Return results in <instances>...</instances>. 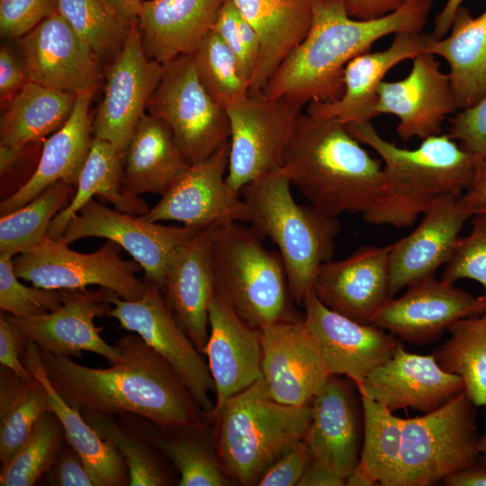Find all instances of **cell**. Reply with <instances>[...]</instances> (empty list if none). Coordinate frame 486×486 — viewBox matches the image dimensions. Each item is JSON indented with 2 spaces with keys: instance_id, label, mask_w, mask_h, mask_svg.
Masks as SVG:
<instances>
[{
  "instance_id": "1",
  "label": "cell",
  "mask_w": 486,
  "mask_h": 486,
  "mask_svg": "<svg viewBox=\"0 0 486 486\" xmlns=\"http://www.w3.org/2000/svg\"><path fill=\"white\" fill-rule=\"evenodd\" d=\"M114 346L119 356L107 368L39 351L51 384L80 412L132 414L163 428L205 426L208 418L174 368L140 336L130 333Z\"/></svg>"
},
{
  "instance_id": "2",
  "label": "cell",
  "mask_w": 486,
  "mask_h": 486,
  "mask_svg": "<svg viewBox=\"0 0 486 486\" xmlns=\"http://www.w3.org/2000/svg\"><path fill=\"white\" fill-rule=\"evenodd\" d=\"M311 22L302 42L284 59L263 89L299 107L329 102L344 90V70L384 36L422 32L433 0H405L395 11L373 19L351 17L346 0H310Z\"/></svg>"
},
{
  "instance_id": "3",
  "label": "cell",
  "mask_w": 486,
  "mask_h": 486,
  "mask_svg": "<svg viewBox=\"0 0 486 486\" xmlns=\"http://www.w3.org/2000/svg\"><path fill=\"white\" fill-rule=\"evenodd\" d=\"M346 128L377 153L382 165V194L362 215L366 223L411 227L436 204L461 197L477 177L480 164L475 157L447 133L405 148L383 139L371 122L350 123Z\"/></svg>"
},
{
  "instance_id": "4",
  "label": "cell",
  "mask_w": 486,
  "mask_h": 486,
  "mask_svg": "<svg viewBox=\"0 0 486 486\" xmlns=\"http://www.w3.org/2000/svg\"><path fill=\"white\" fill-rule=\"evenodd\" d=\"M283 167L310 204L330 217L361 215L378 202L382 165L338 121L301 112Z\"/></svg>"
},
{
  "instance_id": "5",
  "label": "cell",
  "mask_w": 486,
  "mask_h": 486,
  "mask_svg": "<svg viewBox=\"0 0 486 486\" xmlns=\"http://www.w3.org/2000/svg\"><path fill=\"white\" fill-rule=\"evenodd\" d=\"M292 183L282 166L244 185L240 196L248 223L278 248L293 302L302 305L320 266L332 260L340 231L338 218L293 198Z\"/></svg>"
},
{
  "instance_id": "6",
  "label": "cell",
  "mask_w": 486,
  "mask_h": 486,
  "mask_svg": "<svg viewBox=\"0 0 486 486\" xmlns=\"http://www.w3.org/2000/svg\"><path fill=\"white\" fill-rule=\"evenodd\" d=\"M311 416V402L280 403L262 378L230 398L212 418V441L226 473L243 485L256 484L279 456L305 438Z\"/></svg>"
},
{
  "instance_id": "7",
  "label": "cell",
  "mask_w": 486,
  "mask_h": 486,
  "mask_svg": "<svg viewBox=\"0 0 486 486\" xmlns=\"http://www.w3.org/2000/svg\"><path fill=\"white\" fill-rule=\"evenodd\" d=\"M208 232L217 291L244 320L260 328L303 318L293 308L279 253L268 249L251 226L223 221Z\"/></svg>"
},
{
  "instance_id": "8",
  "label": "cell",
  "mask_w": 486,
  "mask_h": 486,
  "mask_svg": "<svg viewBox=\"0 0 486 486\" xmlns=\"http://www.w3.org/2000/svg\"><path fill=\"white\" fill-rule=\"evenodd\" d=\"M475 405L464 392L423 416L401 418L398 486H429L481 454Z\"/></svg>"
},
{
  "instance_id": "9",
  "label": "cell",
  "mask_w": 486,
  "mask_h": 486,
  "mask_svg": "<svg viewBox=\"0 0 486 486\" xmlns=\"http://www.w3.org/2000/svg\"><path fill=\"white\" fill-rule=\"evenodd\" d=\"M163 65V76L147 109L169 127L191 165L201 162L230 140L226 109L202 86L192 54Z\"/></svg>"
},
{
  "instance_id": "10",
  "label": "cell",
  "mask_w": 486,
  "mask_h": 486,
  "mask_svg": "<svg viewBox=\"0 0 486 486\" xmlns=\"http://www.w3.org/2000/svg\"><path fill=\"white\" fill-rule=\"evenodd\" d=\"M121 247L106 239L92 253H79L68 245L47 236L35 248L14 259L20 279L38 288L79 290L98 285L123 300H138L148 282L139 277L141 266L135 260H125Z\"/></svg>"
},
{
  "instance_id": "11",
  "label": "cell",
  "mask_w": 486,
  "mask_h": 486,
  "mask_svg": "<svg viewBox=\"0 0 486 486\" xmlns=\"http://www.w3.org/2000/svg\"><path fill=\"white\" fill-rule=\"evenodd\" d=\"M230 153L226 180L237 192L283 166L284 155L302 108L257 92L226 108Z\"/></svg>"
},
{
  "instance_id": "12",
  "label": "cell",
  "mask_w": 486,
  "mask_h": 486,
  "mask_svg": "<svg viewBox=\"0 0 486 486\" xmlns=\"http://www.w3.org/2000/svg\"><path fill=\"white\" fill-rule=\"evenodd\" d=\"M111 303L108 316L155 349L174 368L200 410L212 418L215 385L208 363L178 324L161 288L148 282L140 299L129 301L114 295Z\"/></svg>"
},
{
  "instance_id": "13",
  "label": "cell",
  "mask_w": 486,
  "mask_h": 486,
  "mask_svg": "<svg viewBox=\"0 0 486 486\" xmlns=\"http://www.w3.org/2000/svg\"><path fill=\"white\" fill-rule=\"evenodd\" d=\"M202 229L165 226L110 209L93 198L71 219L58 240L66 245L90 237L111 240L141 266L147 282L162 288L173 256Z\"/></svg>"
},
{
  "instance_id": "14",
  "label": "cell",
  "mask_w": 486,
  "mask_h": 486,
  "mask_svg": "<svg viewBox=\"0 0 486 486\" xmlns=\"http://www.w3.org/2000/svg\"><path fill=\"white\" fill-rule=\"evenodd\" d=\"M163 73L164 65L146 54L135 22L110 66L93 122L94 138L112 143L122 155Z\"/></svg>"
},
{
  "instance_id": "15",
  "label": "cell",
  "mask_w": 486,
  "mask_h": 486,
  "mask_svg": "<svg viewBox=\"0 0 486 486\" xmlns=\"http://www.w3.org/2000/svg\"><path fill=\"white\" fill-rule=\"evenodd\" d=\"M303 322L329 375L346 376L358 387L392 357L400 340L371 323L360 322L325 306L311 290L303 303Z\"/></svg>"
},
{
  "instance_id": "16",
  "label": "cell",
  "mask_w": 486,
  "mask_h": 486,
  "mask_svg": "<svg viewBox=\"0 0 486 486\" xmlns=\"http://www.w3.org/2000/svg\"><path fill=\"white\" fill-rule=\"evenodd\" d=\"M486 311L483 296L474 297L449 282L430 276L390 298L371 319L400 341L425 346L437 341L457 320Z\"/></svg>"
},
{
  "instance_id": "17",
  "label": "cell",
  "mask_w": 486,
  "mask_h": 486,
  "mask_svg": "<svg viewBox=\"0 0 486 486\" xmlns=\"http://www.w3.org/2000/svg\"><path fill=\"white\" fill-rule=\"evenodd\" d=\"M229 153L230 141L208 158L191 165L143 217L196 228L230 220L247 222V205L226 180Z\"/></svg>"
},
{
  "instance_id": "18",
  "label": "cell",
  "mask_w": 486,
  "mask_h": 486,
  "mask_svg": "<svg viewBox=\"0 0 486 486\" xmlns=\"http://www.w3.org/2000/svg\"><path fill=\"white\" fill-rule=\"evenodd\" d=\"M412 60L406 77L380 83L371 112L372 118L396 116V132L404 142L441 134L446 117L458 110L449 76L440 69L435 56L423 53Z\"/></svg>"
},
{
  "instance_id": "19",
  "label": "cell",
  "mask_w": 486,
  "mask_h": 486,
  "mask_svg": "<svg viewBox=\"0 0 486 486\" xmlns=\"http://www.w3.org/2000/svg\"><path fill=\"white\" fill-rule=\"evenodd\" d=\"M259 329L262 379L270 397L290 406L312 402L329 374L303 318L274 322Z\"/></svg>"
},
{
  "instance_id": "20",
  "label": "cell",
  "mask_w": 486,
  "mask_h": 486,
  "mask_svg": "<svg viewBox=\"0 0 486 486\" xmlns=\"http://www.w3.org/2000/svg\"><path fill=\"white\" fill-rule=\"evenodd\" d=\"M114 295L103 287L66 290L62 305L54 311L33 318L4 316L25 342L33 343L40 350L77 357L82 351H87L112 363L119 352L100 336L101 329L95 327L94 320L109 315Z\"/></svg>"
},
{
  "instance_id": "21",
  "label": "cell",
  "mask_w": 486,
  "mask_h": 486,
  "mask_svg": "<svg viewBox=\"0 0 486 486\" xmlns=\"http://www.w3.org/2000/svg\"><path fill=\"white\" fill-rule=\"evenodd\" d=\"M20 47L29 80L75 94L95 91L99 59L58 11L21 38Z\"/></svg>"
},
{
  "instance_id": "22",
  "label": "cell",
  "mask_w": 486,
  "mask_h": 486,
  "mask_svg": "<svg viewBox=\"0 0 486 486\" xmlns=\"http://www.w3.org/2000/svg\"><path fill=\"white\" fill-rule=\"evenodd\" d=\"M356 383L329 375L311 402V421L304 438L310 461L346 478L359 464L364 411Z\"/></svg>"
},
{
  "instance_id": "23",
  "label": "cell",
  "mask_w": 486,
  "mask_h": 486,
  "mask_svg": "<svg viewBox=\"0 0 486 486\" xmlns=\"http://www.w3.org/2000/svg\"><path fill=\"white\" fill-rule=\"evenodd\" d=\"M357 391L392 412L410 408L425 414L464 392V384L458 375L444 371L433 354L409 353L400 344L391 358L366 376Z\"/></svg>"
},
{
  "instance_id": "24",
  "label": "cell",
  "mask_w": 486,
  "mask_h": 486,
  "mask_svg": "<svg viewBox=\"0 0 486 486\" xmlns=\"http://www.w3.org/2000/svg\"><path fill=\"white\" fill-rule=\"evenodd\" d=\"M204 351L215 385L212 418L231 397L262 378L260 329L244 320L216 291L209 308Z\"/></svg>"
},
{
  "instance_id": "25",
  "label": "cell",
  "mask_w": 486,
  "mask_h": 486,
  "mask_svg": "<svg viewBox=\"0 0 486 486\" xmlns=\"http://www.w3.org/2000/svg\"><path fill=\"white\" fill-rule=\"evenodd\" d=\"M392 244L363 246L348 256L328 261L319 269L312 290L330 310L360 322L373 316L391 297Z\"/></svg>"
},
{
  "instance_id": "26",
  "label": "cell",
  "mask_w": 486,
  "mask_h": 486,
  "mask_svg": "<svg viewBox=\"0 0 486 486\" xmlns=\"http://www.w3.org/2000/svg\"><path fill=\"white\" fill-rule=\"evenodd\" d=\"M459 198L436 204L423 214L410 234L392 243L391 297L419 280L435 276L436 270L450 260L464 222L472 217Z\"/></svg>"
},
{
  "instance_id": "27",
  "label": "cell",
  "mask_w": 486,
  "mask_h": 486,
  "mask_svg": "<svg viewBox=\"0 0 486 486\" xmlns=\"http://www.w3.org/2000/svg\"><path fill=\"white\" fill-rule=\"evenodd\" d=\"M431 33L402 32L394 34L384 50L362 53L352 58L344 70L342 95L329 102H311L306 113L318 118L333 119L347 125L370 122L376 90L386 73L406 59L428 53Z\"/></svg>"
},
{
  "instance_id": "28",
  "label": "cell",
  "mask_w": 486,
  "mask_h": 486,
  "mask_svg": "<svg viewBox=\"0 0 486 486\" xmlns=\"http://www.w3.org/2000/svg\"><path fill=\"white\" fill-rule=\"evenodd\" d=\"M161 290L178 324L204 355L210 330L209 308L217 291L208 227L176 250Z\"/></svg>"
},
{
  "instance_id": "29",
  "label": "cell",
  "mask_w": 486,
  "mask_h": 486,
  "mask_svg": "<svg viewBox=\"0 0 486 486\" xmlns=\"http://www.w3.org/2000/svg\"><path fill=\"white\" fill-rule=\"evenodd\" d=\"M93 94L90 91L76 94L68 120L45 140L32 175L14 193L1 201V216L22 207L56 183L76 185L94 139L91 138L93 124L89 116Z\"/></svg>"
},
{
  "instance_id": "30",
  "label": "cell",
  "mask_w": 486,
  "mask_h": 486,
  "mask_svg": "<svg viewBox=\"0 0 486 486\" xmlns=\"http://www.w3.org/2000/svg\"><path fill=\"white\" fill-rule=\"evenodd\" d=\"M226 0H148L138 18L148 57L166 64L193 54L213 29Z\"/></svg>"
},
{
  "instance_id": "31",
  "label": "cell",
  "mask_w": 486,
  "mask_h": 486,
  "mask_svg": "<svg viewBox=\"0 0 486 486\" xmlns=\"http://www.w3.org/2000/svg\"><path fill=\"white\" fill-rule=\"evenodd\" d=\"M122 184L132 195H163L190 167L169 127L145 113L122 154Z\"/></svg>"
},
{
  "instance_id": "32",
  "label": "cell",
  "mask_w": 486,
  "mask_h": 486,
  "mask_svg": "<svg viewBox=\"0 0 486 486\" xmlns=\"http://www.w3.org/2000/svg\"><path fill=\"white\" fill-rule=\"evenodd\" d=\"M256 32L260 53L249 94L262 92L284 59L307 35L310 0H232Z\"/></svg>"
},
{
  "instance_id": "33",
  "label": "cell",
  "mask_w": 486,
  "mask_h": 486,
  "mask_svg": "<svg viewBox=\"0 0 486 486\" xmlns=\"http://www.w3.org/2000/svg\"><path fill=\"white\" fill-rule=\"evenodd\" d=\"M22 361L32 376L45 387L49 410L61 422L67 441L80 455L94 486L129 485V470L123 456L112 443L97 433L77 409L70 406L59 395L47 376L36 345L25 342Z\"/></svg>"
},
{
  "instance_id": "34",
  "label": "cell",
  "mask_w": 486,
  "mask_h": 486,
  "mask_svg": "<svg viewBox=\"0 0 486 486\" xmlns=\"http://www.w3.org/2000/svg\"><path fill=\"white\" fill-rule=\"evenodd\" d=\"M428 53L447 62L458 109L475 105L486 95V9L473 17L461 5L449 33L433 37Z\"/></svg>"
},
{
  "instance_id": "35",
  "label": "cell",
  "mask_w": 486,
  "mask_h": 486,
  "mask_svg": "<svg viewBox=\"0 0 486 486\" xmlns=\"http://www.w3.org/2000/svg\"><path fill=\"white\" fill-rule=\"evenodd\" d=\"M122 170V153L112 143L94 137L76 185V193L52 220L48 236L58 240L71 219L94 195L104 198L122 212L139 216L146 214L149 209L142 198L124 190Z\"/></svg>"
},
{
  "instance_id": "36",
  "label": "cell",
  "mask_w": 486,
  "mask_h": 486,
  "mask_svg": "<svg viewBox=\"0 0 486 486\" xmlns=\"http://www.w3.org/2000/svg\"><path fill=\"white\" fill-rule=\"evenodd\" d=\"M127 416L177 470L179 486L230 484L214 444L205 435V426L163 428L137 415Z\"/></svg>"
},
{
  "instance_id": "37",
  "label": "cell",
  "mask_w": 486,
  "mask_h": 486,
  "mask_svg": "<svg viewBox=\"0 0 486 486\" xmlns=\"http://www.w3.org/2000/svg\"><path fill=\"white\" fill-rule=\"evenodd\" d=\"M76 94L28 80L1 118L0 145L22 149L58 130L69 117Z\"/></svg>"
},
{
  "instance_id": "38",
  "label": "cell",
  "mask_w": 486,
  "mask_h": 486,
  "mask_svg": "<svg viewBox=\"0 0 486 486\" xmlns=\"http://www.w3.org/2000/svg\"><path fill=\"white\" fill-rule=\"evenodd\" d=\"M49 410L43 384L33 377L19 378L9 368L0 367V461L10 464L29 439L40 416Z\"/></svg>"
},
{
  "instance_id": "39",
  "label": "cell",
  "mask_w": 486,
  "mask_h": 486,
  "mask_svg": "<svg viewBox=\"0 0 486 486\" xmlns=\"http://www.w3.org/2000/svg\"><path fill=\"white\" fill-rule=\"evenodd\" d=\"M449 338L434 351L439 366L458 375L477 407H486V311L463 318L447 328Z\"/></svg>"
},
{
  "instance_id": "40",
  "label": "cell",
  "mask_w": 486,
  "mask_h": 486,
  "mask_svg": "<svg viewBox=\"0 0 486 486\" xmlns=\"http://www.w3.org/2000/svg\"><path fill=\"white\" fill-rule=\"evenodd\" d=\"M84 418L123 456L129 470L130 486L172 485V478L157 446L130 421L127 414L120 420L112 415L82 411Z\"/></svg>"
},
{
  "instance_id": "41",
  "label": "cell",
  "mask_w": 486,
  "mask_h": 486,
  "mask_svg": "<svg viewBox=\"0 0 486 486\" xmlns=\"http://www.w3.org/2000/svg\"><path fill=\"white\" fill-rule=\"evenodd\" d=\"M361 396V395H360ZM364 436L358 465L377 485L398 486L402 443L401 418L383 404L361 396Z\"/></svg>"
},
{
  "instance_id": "42",
  "label": "cell",
  "mask_w": 486,
  "mask_h": 486,
  "mask_svg": "<svg viewBox=\"0 0 486 486\" xmlns=\"http://www.w3.org/2000/svg\"><path fill=\"white\" fill-rule=\"evenodd\" d=\"M74 194V185L58 182L22 207L2 215L0 254L14 257L35 248L48 236L54 217Z\"/></svg>"
},
{
  "instance_id": "43",
  "label": "cell",
  "mask_w": 486,
  "mask_h": 486,
  "mask_svg": "<svg viewBox=\"0 0 486 486\" xmlns=\"http://www.w3.org/2000/svg\"><path fill=\"white\" fill-rule=\"evenodd\" d=\"M192 56L199 79L220 105L226 109L248 96L249 80L236 55L214 30L206 35Z\"/></svg>"
},
{
  "instance_id": "44",
  "label": "cell",
  "mask_w": 486,
  "mask_h": 486,
  "mask_svg": "<svg viewBox=\"0 0 486 486\" xmlns=\"http://www.w3.org/2000/svg\"><path fill=\"white\" fill-rule=\"evenodd\" d=\"M57 11L99 60L115 58L133 24L125 22L104 0H57Z\"/></svg>"
},
{
  "instance_id": "45",
  "label": "cell",
  "mask_w": 486,
  "mask_h": 486,
  "mask_svg": "<svg viewBox=\"0 0 486 486\" xmlns=\"http://www.w3.org/2000/svg\"><path fill=\"white\" fill-rule=\"evenodd\" d=\"M65 441L61 422L52 411H45L24 446L8 465L1 468L0 485H34L52 466Z\"/></svg>"
},
{
  "instance_id": "46",
  "label": "cell",
  "mask_w": 486,
  "mask_h": 486,
  "mask_svg": "<svg viewBox=\"0 0 486 486\" xmlns=\"http://www.w3.org/2000/svg\"><path fill=\"white\" fill-rule=\"evenodd\" d=\"M14 258L0 254V309L17 318H33L58 309L66 290L28 287L19 281Z\"/></svg>"
},
{
  "instance_id": "47",
  "label": "cell",
  "mask_w": 486,
  "mask_h": 486,
  "mask_svg": "<svg viewBox=\"0 0 486 486\" xmlns=\"http://www.w3.org/2000/svg\"><path fill=\"white\" fill-rule=\"evenodd\" d=\"M468 235L460 237L441 279L454 284L458 280L471 279L484 289L486 300V216H472Z\"/></svg>"
},
{
  "instance_id": "48",
  "label": "cell",
  "mask_w": 486,
  "mask_h": 486,
  "mask_svg": "<svg viewBox=\"0 0 486 486\" xmlns=\"http://www.w3.org/2000/svg\"><path fill=\"white\" fill-rule=\"evenodd\" d=\"M57 12V0H0V32L21 39Z\"/></svg>"
},
{
  "instance_id": "49",
  "label": "cell",
  "mask_w": 486,
  "mask_h": 486,
  "mask_svg": "<svg viewBox=\"0 0 486 486\" xmlns=\"http://www.w3.org/2000/svg\"><path fill=\"white\" fill-rule=\"evenodd\" d=\"M447 134L473 155L481 167L486 160V95L475 105L455 113Z\"/></svg>"
},
{
  "instance_id": "50",
  "label": "cell",
  "mask_w": 486,
  "mask_h": 486,
  "mask_svg": "<svg viewBox=\"0 0 486 486\" xmlns=\"http://www.w3.org/2000/svg\"><path fill=\"white\" fill-rule=\"evenodd\" d=\"M310 461L305 440L296 443L279 456L257 482L258 486H297Z\"/></svg>"
},
{
  "instance_id": "51",
  "label": "cell",
  "mask_w": 486,
  "mask_h": 486,
  "mask_svg": "<svg viewBox=\"0 0 486 486\" xmlns=\"http://www.w3.org/2000/svg\"><path fill=\"white\" fill-rule=\"evenodd\" d=\"M50 485L53 486H94L80 455L67 441L61 446L57 458L46 472Z\"/></svg>"
},
{
  "instance_id": "52",
  "label": "cell",
  "mask_w": 486,
  "mask_h": 486,
  "mask_svg": "<svg viewBox=\"0 0 486 486\" xmlns=\"http://www.w3.org/2000/svg\"><path fill=\"white\" fill-rule=\"evenodd\" d=\"M25 341L22 335L4 315L0 316V364L13 371L24 382L33 379L32 374L22 361Z\"/></svg>"
},
{
  "instance_id": "53",
  "label": "cell",
  "mask_w": 486,
  "mask_h": 486,
  "mask_svg": "<svg viewBox=\"0 0 486 486\" xmlns=\"http://www.w3.org/2000/svg\"><path fill=\"white\" fill-rule=\"evenodd\" d=\"M29 80L22 59L5 46L0 50V99L1 104L11 102Z\"/></svg>"
},
{
  "instance_id": "54",
  "label": "cell",
  "mask_w": 486,
  "mask_h": 486,
  "mask_svg": "<svg viewBox=\"0 0 486 486\" xmlns=\"http://www.w3.org/2000/svg\"><path fill=\"white\" fill-rule=\"evenodd\" d=\"M405 0H346L348 14L356 19H373L398 9Z\"/></svg>"
},
{
  "instance_id": "55",
  "label": "cell",
  "mask_w": 486,
  "mask_h": 486,
  "mask_svg": "<svg viewBox=\"0 0 486 486\" xmlns=\"http://www.w3.org/2000/svg\"><path fill=\"white\" fill-rule=\"evenodd\" d=\"M442 482L446 486H486V454H481L469 466L447 474Z\"/></svg>"
},
{
  "instance_id": "56",
  "label": "cell",
  "mask_w": 486,
  "mask_h": 486,
  "mask_svg": "<svg viewBox=\"0 0 486 486\" xmlns=\"http://www.w3.org/2000/svg\"><path fill=\"white\" fill-rule=\"evenodd\" d=\"M343 485L345 478L313 461H310L297 483V486Z\"/></svg>"
},
{
  "instance_id": "57",
  "label": "cell",
  "mask_w": 486,
  "mask_h": 486,
  "mask_svg": "<svg viewBox=\"0 0 486 486\" xmlns=\"http://www.w3.org/2000/svg\"><path fill=\"white\" fill-rule=\"evenodd\" d=\"M459 200L472 216H486V175L478 177Z\"/></svg>"
},
{
  "instance_id": "58",
  "label": "cell",
  "mask_w": 486,
  "mask_h": 486,
  "mask_svg": "<svg viewBox=\"0 0 486 486\" xmlns=\"http://www.w3.org/2000/svg\"><path fill=\"white\" fill-rule=\"evenodd\" d=\"M464 0H447L440 13L436 16L431 35L435 39L445 37L450 31L454 15Z\"/></svg>"
},
{
  "instance_id": "59",
  "label": "cell",
  "mask_w": 486,
  "mask_h": 486,
  "mask_svg": "<svg viewBox=\"0 0 486 486\" xmlns=\"http://www.w3.org/2000/svg\"><path fill=\"white\" fill-rule=\"evenodd\" d=\"M104 2L129 25L138 21L143 0H104Z\"/></svg>"
},
{
  "instance_id": "60",
  "label": "cell",
  "mask_w": 486,
  "mask_h": 486,
  "mask_svg": "<svg viewBox=\"0 0 486 486\" xmlns=\"http://www.w3.org/2000/svg\"><path fill=\"white\" fill-rule=\"evenodd\" d=\"M347 486H373L375 481L359 465L345 478Z\"/></svg>"
},
{
  "instance_id": "61",
  "label": "cell",
  "mask_w": 486,
  "mask_h": 486,
  "mask_svg": "<svg viewBox=\"0 0 486 486\" xmlns=\"http://www.w3.org/2000/svg\"><path fill=\"white\" fill-rule=\"evenodd\" d=\"M477 447L481 454H486V433L479 437Z\"/></svg>"
},
{
  "instance_id": "62",
  "label": "cell",
  "mask_w": 486,
  "mask_h": 486,
  "mask_svg": "<svg viewBox=\"0 0 486 486\" xmlns=\"http://www.w3.org/2000/svg\"><path fill=\"white\" fill-rule=\"evenodd\" d=\"M485 175H486V160L481 166L476 179Z\"/></svg>"
}]
</instances>
